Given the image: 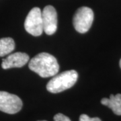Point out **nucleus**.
I'll return each instance as SVG.
<instances>
[{"mask_svg":"<svg viewBox=\"0 0 121 121\" xmlns=\"http://www.w3.org/2000/svg\"><path fill=\"white\" fill-rule=\"evenodd\" d=\"M28 67L41 78L53 77L58 73L59 65L55 56L47 52L36 55L30 60Z\"/></svg>","mask_w":121,"mask_h":121,"instance_id":"obj_1","label":"nucleus"},{"mask_svg":"<svg viewBox=\"0 0 121 121\" xmlns=\"http://www.w3.org/2000/svg\"><path fill=\"white\" fill-rule=\"evenodd\" d=\"M78 78V72L75 70L66 71L56 74L48 82L47 90L53 94L60 93L73 86Z\"/></svg>","mask_w":121,"mask_h":121,"instance_id":"obj_2","label":"nucleus"},{"mask_svg":"<svg viewBox=\"0 0 121 121\" xmlns=\"http://www.w3.org/2000/svg\"><path fill=\"white\" fill-rule=\"evenodd\" d=\"M94 21L93 10L88 7L79 8L74 14L73 23L75 29L79 33H86L90 30Z\"/></svg>","mask_w":121,"mask_h":121,"instance_id":"obj_3","label":"nucleus"},{"mask_svg":"<svg viewBox=\"0 0 121 121\" xmlns=\"http://www.w3.org/2000/svg\"><path fill=\"white\" fill-rule=\"evenodd\" d=\"M24 28L27 32L34 36H39L43 34V23L40 9L36 7L30 10L25 20Z\"/></svg>","mask_w":121,"mask_h":121,"instance_id":"obj_4","label":"nucleus"},{"mask_svg":"<svg viewBox=\"0 0 121 121\" xmlns=\"http://www.w3.org/2000/svg\"><path fill=\"white\" fill-rule=\"evenodd\" d=\"M22 108L21 99L16 95L0 91V110L7 114H13Z\"/></svg>","mask_w":121,"mask_h":121,"instance_id":"obj_5","label":"nucleus"},{"mask_svg":"<svg viewBox=\"0 0 121 121\" xmlns=\"http://www.w3.org/2000/svg\"><path fill=\"white\" fill-rule=\"evenodd\" d=\"M44 32L48 35H52L57 30V13L52 5H47L42 12Z\"/></svg>","mask_w":121,"mask_h":121,"instance_id":"obj_6","label":"nucleus"},{"mask_svg":"<svg viewBox=\"0 0 121 121\" xmlns=\"http://www.w3.org/2000/svg\"><path fill=\"white\" fill-rule=\"evenodd\" d=\"M29 60V56L26 53L17 52L11 54L2 60L1 67L4 69L19 68L26 65Z\"/></svg>","mask_w":121,"mask_h":121,"instance_id":"obj_7","label":"nucleus"},{"mask_svg":"<svg viewBox=\"0 0 121 121\" xmlns=\"http://www.w3.org/2000/svg\"><path fill=\"white\" fill-rule=\"evenodd\" d=\"M101 103L110 108L115 114L118 116L121 115V94H118L115 95L111 94L109 98H104L101 99Z\"/></svg>","mask_w":121,"mask_h":121,"instance_id":"obj_8","label":"nucleus"},{"mask_svg":"<svg viewBox=\"0 0 121 121\" xmlns=\"http://www.w3.org/2000/svg\"><path fill=\"white\" fill-rule=\"evenodd\" d=\"M15 48V42L12 38L0 39V56H4L13 51Z\"/></svg>","mask_w":121,"mask_h":121,"instance_id":"obj_9","label":"nucleus"},{"mask_svg":"<svg viewBox=\"0 0 121 121\" xmlns=\"http://www.w3.org/2000/svg\"><path fill=\"white\" fill-rule=\"evenodd\" d=\"M79 121H102L101 119L98 117L90 118L87 114H82L79 117Z\"/></svg>","mask_w":121,"mask_h":121,"instance_id":"obj_10","label":"nucleus"},{"mask_svg":"<svg viewBox=\"0 0 121 121\" xmlns=\"http://www.w3.org/2000/svg\"><path fill=\"white\" fill-rule=\"evenodd\" d=\"M54 121H71L69 118L66 117L65 115L63 114H56V115L54 117Z\"/></svg>","mask_w":121,"mask_h":121,"instance_id":"obj_11","label":"nucleus"},{"mask_svg":"<svg viewBox=\"0 0 121 121\" xmlns=\"http://www.w3.org/2000/svg\"><path fill=\"white\" fill-rule=\"evenodd\" d=\"M119 64H120V67H121V60H120V63H119Z\"/></svg>","mask_w":121,"mask_h":121,"instance_id":"obj_12","label":"nucleus"},{"mask_svg":"<svg viewBox=\"0 0 121 121\" xmlns=\"http://www.w3.org/2000/svg\"></svg>","mask_w":121,"mask_h":121,"instance_id":"obj_13","label":"nucleus"}]
</instances>
